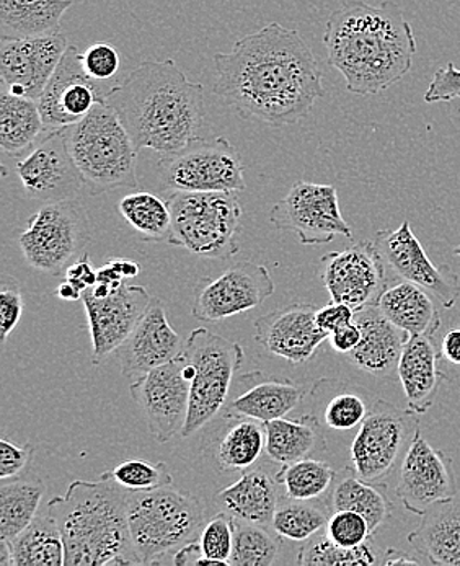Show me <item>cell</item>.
<instances>
[{
  "mask_svg": "<svg viewBox=\"0 0 460 566\" xmlns=\"http://www.w3.org/2000/svg\"><path fill=\"white\" fill-rule=\"evenodd\" d=\"M202 554L218 565H229L233 548V516L228 511L216 514L199 533Z\"/></svg>",
  "mask_w": 460,
  "mask_h": 566,
  "instance_id": "43",
  "label": "cell"
},
{
  "mask_svg": "<svg viewBox=\"0 0 460 566\" xmlns=\"http://www.w3.org/2000/svg\"><path fill=\"white\" fill-rule=\"evenodd\" d=\"M115 85L95 81L82 66V54L69 44L60 66L38 98L46 132L67 128L84 119Z\"/></svg>",
  "mask_w": 460,
  "mask_h": 566,
  "instance_id": "16",
  "label": "cell"
},
{
  "mask_svg": "<svg viewBox=\"0 0 460 566\" xmlns=\"http://www.w3.org/2000/svg\"><path fill=\"white\" fill-rule=\"evenodd\" d=\"M82 301L91 331L92 363L98 366L133 334L153 297L146 287L125 283L106 297L85 291Z\"/></svg>",
  "mask_w": 460,
  "mask_h": 566,
  "instance_id": "21",
  "label": "cell"
},
{
  "mask_svg": "<svg viewBox=\"0 0 460 566\" xmlns=\"http://www.w3.org/2000/svg\"><path fill=\"white\" fill-rule=\"evenodd\" d=\"M56 296L63 301L74 302L82 300L84 293L75 284H72L71 281L66 280L58 286Z\"/></svg>",
  "mask_w": 460,
  "mask_h": 566,
  "instance_id": "57",
  "label": "cell"
},
{
  "mask_svg": "<svg viewBox=\"0 0 460 566\" xmlns=\"http://www.w3.org/2000/svg\"><path fill=\"white\" fill-rule=\"evenodd\" d=\"M384 565H420L424 562L418 560V558L410 557V555L405 554L401 551H394V548H389L386 552V558L383 560Z\"/></svg>",
  "mask_w": 460,
  "mask_h": 566,
  "instance_id": "56",
  "label": "cell"
},
{
  "mask_svg": "<svg viewBox=\"0 0 460 566\" xmlns=\"http://www.w3.org/2000/svg\"><path fill=\"white\" fill-rule=\"evenodd\" d=\"M63 129L46 132L17 163V175L25 197L32 201L56 202L75 200L84 181L69 154Z\"/></svg>",
  "mask_w": 460,
  "mask_h": 566,
  "instance_id": "17",
  "label": "cell"
},
{
  "mask_svg": "<svg viewBox=\"0 0 460 566\" xmlns=\"http://www.w3.org/2000/svg\"><path fill=\"white\" fill-rule=\"evenodd\" d=\"M264 446V424L252 418L236 417L219 439L216 464L224 472H243L259 462Z\"/></svg>",
  "mask_w": 460,
  "mask_h": 566,
  "instance_id": "36",
  "label": "cell"
},
{
  "mask_svg": "<svg viewBox=\"0 0 460 566\" xmlns=\"http://www.w3.org/2000/svg\"><path fill=\"white\" fill-rule=\"evenodd\" d=\"M395 495L405 510L418 516H424L425 511L438 501L458 496V480L451 458L432 448L420 428L401 461Z\"/></svg>",
  "mask_w": 460,
  "mask_h": 566,
  "instance_id": "18",
  "label": "cell"
},
{
  "mask_svg": "<svg viewBox=\"0 0 460 566\" xmlns=\"http://www.w3.org/2000/svg\"><path fill=\"white\" fill-rule=\"evenodd\" d=\"M184 355V374L190 380V410L180 436L190 438L222 410L245 355L239 343L205 327L191 332Z\"/></svg>",
  "mask_w": 460,
  "mask_h": 566,
  "instance_id": "8",
  "label": "cell"
},
{
  "mask_svg": "<svg viewBox=\"0 0 460 566\" xmlns=\"http://www.w3.org/2000/svg\"><path fill=\"white\" fill-rule=\"evenodd\" d=\"M10 542L12 566H64L66 547L56 521L51 514H41Z\"/></svg>",
  "mask_w": 460,
  "mask_h": 566,
  "instance_id": "35",
  "label": "cell"
},
{
  "mask_svg": "<svg viewBox=\"0 0 460 566\" xmlns=\"http://www.w3.org/2000/svg\"><path fill=\"white\" fill-rule=\"evenodd\" d=\"M270 221L281 231L296 233L302 245H325L336 235L353 239L333 185L297 181L286 197L271 208Z\"/></svg>",
  "mask_w": 460,
  "mask_h": 566,
  "instance_id": "12",
  "label": "cell"
},
{
  "mask_svg": "<svg viewBox=\"0 0 460 566\" xmlns=\"http://www.w3.org/2000/svg\"><path fill=\"white\" fill-rule=\"evenodd\" d=\"M167 200L171 211L170 245L208 260H229L239 253L237 235L243 211L236 191H178L168 195Z\"/></svg>",
  "mask_w": 460,
  "mask_h": 566,
  "instance_id": "7",
  "label": "cell"
},
{
  "mask_svg": "<svg viewBox=\"0 0 460 566\" xmlns=\"http://www.w3.org/2000/svg\"><path fill=\"white\" fill-rule=\"evenodd\" d=\"M386 486L366 482L356 475L353 467H346L336 473L335 482L327 495L330 510L355 511L363 514L369 523L373 534L393 516V503L387 496Z\"/></svg>",
  "mask_w": 460,
  "mask_h": 566,
  "instance_id": "31",
  "label": "cell"
},
{
  "mask_svg": "<svg viewBox=\"0 0 460 566\" xmlns=\"http://www.w3.org/2000/svg\"><path fill=\"white\" fill-rule=\"evenodd\" d=\"M369 410L363 396L352 392V390H345V392L333 396L325 405L324 423L330 430L349 431L353 428L362 427Z\"/></svg>",
  "mask_w": 460,
  "mask_h": 566,
  "instance_id": "44",
  "label": "cell"
},
{
  "mask_svg": "<svg viewBox=\"0 0 460 566\" xmlns=\"http://www.w3.org/2000/svg\"><path fill=\"white\" fill-rule=\"evenodd\" d=\"M397 376L404 387L408 408L428 413L438 396L445 374L438 369V352L429 336H410L398 359Z\"/></svg>",
  "mask_w": 460,
  "mask_h": 566,
  "instance_id": "27",
  "label": "cell"
},
{
  "mask_svg": "<svg viewBox=\"0 0 460 566\" xmlns=\"http://www.w3.org/2000/svg\"><path fill=\"white\" fill-rule=\"evenodd\" d=\"M69 154L92 197L137 188V150L122 119L106 103L75 125L67 126Z\"/></svg>",
  "mask_w": 460,
  "mask_h": 566,
  "instance_id": "5",
  "label": "cell"
},
{
  "mask_svg": "<svg viewBox=\"0 0 460 566\" xmlns=\"http://www.w3.org/2000/svg\"><path fill=\"white\" fill-rule=\"evenodd\" d=\"M418 424L417 413L376 400L353 439L352 467L366 482L383 483L404 461Z\"/></svg>",
  "mask_w": 460,
  "mask_h": 566,
  "instance_id": "11",
  "label": "cell"
},
{
  "mask_svg": "<svg viewBox=\"0 0 460 566\" xmlns=\"http://www.w3.org/2000/svg\"><path fill=\"white\" fill-rule=\"evenodd\" d=\"M72 0H0L2 40H27L60 33Z\"/></svg>",
  "mask_w": 460,
  "mask_h": 566,
  "instance_id": "30",
  "label": "cell"
},
{
  "mask_svg": "<svg viewBox=\"0 0 460 566\" xmlns=\"http://www.w3.org/2000/svg\"><path fill=\"white\" fill-rule=\"evenodd\" d=\"M137 153H178L205 123V87L188 81L175 61H144L106 95Z\"/></svg>",
  "mask_w": 460,
  "mask_h": 566,
  "instance_id": "3",
  "label": "cell"
},
{
  "mask_svg": "<svg viewBox=\"0 0 460 566\" xmlns=\"http://www.w3.org/2000/svg\"><path fill=\"white\" fill-rule=\"evenodd\" d=\"M184 353L170 363L134 377L129 394L139 405L150 434L165 444L181 434L190 410V380L185 377Z\"/></svg>",
  "mask_w": 460,
  "mask_h": 566,
  "instance_id": "13",
  "label": "cell"
},
{
  "mask_svg": "<svg viewBox=\"0 0 460 566\" xmlns=\"http://www.w3.org/2000/svg\"><path fill=\"white\" fill-rule=\"evenodd\" d=\"M297 564L304 566H369L377 564V555L370 542L355 548L342 547V545L335 544L324 530L315 534L314 537L302 542Z\"/></svg>",
  "mask_w": 460,
  "mask_h": 566,
  "instance_id": "41",
  "label": "cell"
},
{
  "mask_svg": "<svg viewBox=\"0 0 460 566\" xmlns=\"http://www.w3.org/2000/svg\"><path fill=\"white\" fill-rule=\"evenodd\" d=\"M274 281L266 266L239 262L218 277L202 276L195 286L191 314L202 322H219L260 307L273 296Z\"/></svg>",
  "mask_w": 460,
  "mask_h": 566,
  "instance_id": "14",
  "label": "cell"
},
{
  "mask_svg": "<svg viewBox=\"0 0 460 566\" xmlns=\"http://www.w3.org/2000/svg\"><path fill=\"white\" fill-rule=\"evenodd\" d=\"M317 308L293 302L263 315L255 322V339L264 352L301 365L314 358L322 343L328 339L317 325Z\"/></svg>",
  "mask_w": 460,
  "mask_h": 566,
  "instance_id": "22",
  "label": "cell"
},
{
  "mask_svg": "<svg viewBox=\"0 0 460 566\" xmlns=\"http://www.w3.org/2000/svg\"><path fill=\"white\" fill-rule=\"evenodd\" d=\"M46 486L40 476L22 473L17 479L2 480L0 486V538L13 541L38 516Z\"/></svg>",
  "mask_w": 460,
  "mask_h": 566,
  "instance_id": "34",
  "label": "cell"
},
{
  "mask_svg": "<svg viewBox=\"0 0 460 566\" xmlns=\"http://www.w3.org/2000/svg\"><path fill=\"white\" fill-rule=\"evenodd\" d=\"M82 66L92 78L100 82H108L118 74L122 67V57L112 43L97 41L91 44L85 53H82Z\"/></svg>",
  "mask_w": 460,
  "mask_h": 566,
  "instance_id": "46",
  "label": "cell"
},
{
  "mask_svg": "<svg viewBox=\"0 0 460 566\" xmlns=\"http://www.w3.org/2000/svg\"><path fill=\"white\" fill-rule=\"evenodd\" d=\"M119 214L146 242H167L171 239V211L168 200L137 191L118 202Z\"/></svg>",
  "mask_w": 460,
  "mask_h": 566,
  "instance_id": "38",
  "label": "cell"
},
{
  "mask_svg": "<svg viewBox=\"0 0 460 566\" xmlns=\"http://www.w3.org/2000/svg\"><path fill=\"white\" fill-rule=\"evenodd\" d=\"M278 483L284 486V495L294 500H318L328 495L336 472L327 462L301 459L278 470Z\"/></svg>",
  "mask_w": 460,
  "mask_h": 566,
  "instance_id": "39",
  "label": "cell"
},
{
  "mask_svg": "<svg viewBox=\"0 0 460 566\" xmlns=\"http://www.w3.org/2000/svg\"><path fill=\"white\" fill-rule=\"evenodd\" d=\"M64 274H66V280L75 284L82 293L91 290L97 283V271L94 270L88 255H82L81 259L72 262Z\"/></svg>",
  "mask_w": 460,
  "mask_h": 566,
  "instance_id": "52",
  "label": "cell"
},
{
  "mask_svg": "<svg viewBox=\"0 0 460 566\" xmlns=\"http://www.w3.org/2000/svg\"><path fill=\"white\" fill-rule=\"evenodd\" d=\"M215 67L212 92L242 119L296 125L325 95L314 51L299 30L276 22L215 54Z\"/></svg>",
  "mask_w": 460,
  "mask_h": 566,
  "instance_id": "1",
  "label": "cell"
},
{
  "mask_svg": "<svg viewBox=\"0 0 460 566\" xmlns=\"http://www.w3.org/2000/svg\"><path fill=\"white\" fill-rule=\"evenodd\" d=\"M32 459V446H17L9 439H0V479L10 480L22 475L29 469Z\"/></svg>",
  "mask_w": 460,
  "mask_h": 566,
  "instance_id": "49",
  "label": "cell"
},
{
  "mask_svg": "<svg viewBox=\"0 0 460 566\" xmlns=\"http://www.w3.org/2000/svg\"><path fill=\"white\" fill-rule=\"evenodd\" d=\"M128 523L140 565L157 564L164 555L194 541L205 526V507L171 486L128 492Z\"/></svg>",
  "mask_w": 460,
  "mask_h": 566,
  "instance_id": "6",
  "label": "cell"
},
{
  "mask_svg": "<svg viewBox=\"0 0 460 566\" xmlns=\"http://www.w3.org/2000/svg\"><path fill=\"white\" fill-rule=\"evenodd\" d=\"M46 133L40 106L32 98L6 92L0 97V146L9 156H25Z\"/></svg>",
  "mask_w": 460,
  "mask_h": 566,
  "instance_id": "33",
  "label": "cell"
},
{
  "mask_svg": "<svg viewBox=\"0 0 460 566\" xmlns=\"http://www.w3.org/2000/svg\"><path fill=\"white\" fill-rule=\"evenodd\" d=\"M332 516L328 501L318 500H294L281 496L280 504L271 521V531L293 542H305L314 537L327 527Z\"/></svg>",
  "mask_w": 460,
  "mask_h": 566,
  "instance_id": "37",
  "label": "cell"
},
{
  "mask_svg": "<svg viewBox=\"0 0 460 566\" xmlns=\"http://www.w3.org/2000/svg\"><path fill=\"white\" fill-rule=\"evenodd\" d=\"M408 542L427 564L460 566V499L438 501L421 517Z\"/></svg>",
  "mask_w": 460,
  "mask_h": 566,
  "instance_id": "25",
  "label": "cell"
},
{
  "mask_svg": "<svg viewBox=\"0 0 460 566\" xmlns=\"http://www.w3.org/2000/svg\"><path fill=\"white\" fill-rule=\"evenodd\" d=\"M165 193H212V191H243L245 166L239 150L226 137L212 139L195 137L184 149L160 157Z\"/></svg>",
  "mask_w": 460,
  "mask_h": 566,
  "instance_id": "10",
  "label": "cell"
},
{
  "mask_svg": "<svg viewBox=\"0 0 460 566\" xmlns=\"http://www.w3.org/2000/svg\"><path fill=\"white\" fill-rule=\"evenodd\" d=\"M325 533L335 544L346 548L359 547L373 537L366 517L355 511H333Z\"/></svg>",
  "mask_w": 460,
  "mask_h": 566,
  "instance_id": "45",
  "label": "cell"
},
{
  "mask_svg": "<svg viewBox=\"0 0 460 566\" xmlns=\"http://www.w3.org/2000/svg\"><path fill=\"white\" fill-rule=\"evenodd\" d=\"M355 308L349 307L348 304L343 302H330L322 308H317V325L325 332V334H333L338 328L352 324L355 321Z\"/></svg>",
  "mask_w": 460,
  "mask_h": 566,
  "instance_id": "51",
  "label": "cell"
},
{
  "mask_svg": "<svg viewBox=\"0 0 460 566\" xmlns=\"http://www.w3.org/2000/svg\"><path fill=\"white\" fill-rule=\"evenodd\" d=\"M458 98H460V69L456 67L454 63H448V66L435 72V77L425 94V102H452Z\"/></svg>",
  "mask_w": 460,
  "mask_h": 566,
  "instance_id": "50",
  "label": "cell"
},
{
  "mask_svg": "<svg viewBox=\"0 0 460 566\" xmlns=\"http://www.w3.org/2000/svg\"><path fill=\"white\" fill-rule=\"evenodd\" d=\"M180 335L168 324L167 311L159 297H154L133 334L116 349L123 376L137 377L170 363L184 353Z\"/></svg>",
  "mask_w": 460,
  "mask_h": 566,
  "instance_id": "23",
  "label": "cell"
},
{
  "mask_svg": "<svg viewBox=\"0 0 460 566\" xmlns=\"http://www.w3.org/2000/svg\"><path fill=\"white\" fill-rule=\"evenodd\" d=\"M441 355L446 361L460 366V328H452L442 338Z\"/></svg>",
  "mask_w": 460,
  "mask_h": 566,
  "instance_id": "55",
  "label": "cell"
},
{
  "mask_svg": "<svg viewBox=\"0 0 460 566\" xmlns=\"http://www.w3.org/2000/svg\"><path fill=\"white\" fill-rule=\"evenodd\" d=\"M23 314L22 287L19 281L9 274H2L0 280V332L2 343L15 331Z\"/></svg>",
  "mask_w": 460,
  "mask_h": 566,
  "instance_id": "47",
  "label": "cell"
},
{
  "mask_svg": "<svg viewBox=\"0 0 460 566\" xmlns=\"http://www.w3.org/2000/svg\"><path fill=\"white\" fill-rule=\"evenodd\" d=\"M328 339L330 345H332L336 353L349 355L362 342V331H359L358 324L353 321L352 324L345 325V327L330 334Z\"/></svg>",
  "mask_w": 460,
  "mask_h": 566,
  "instance_id": "53",
  "label": "cell"
},
{
  "mask_svg": "<svg viewBox=\"0 0 460 566\" xmlns=\"http://www.w3.org/2000/svg\"><path fill=\"white\" fill-rule=\"evenodd\" d=\"M373 240L387 268L397 276L424 287L445 307H454L460 296L458 274L451 268L436 265L429 260L420 240L411 231L410 222H401L395 231H379Z\"/></svg>",
  "mask_w": 460,
  "mask_h": 566,
  "instance_id": "19",
  "label": "cell"
},
{
  "mask_svg": "<svg viewBox=\"0 0 460 566\" xmlns=\"http://www.w3.org/2000/svg\"><path fill=\"white\" fill-rule=\"evenodd\" d=\"M48 513L66 547V566L140 565L128 523V490L112 473L75 480L66 495L54 496Z\"/></svg>",
  "mask_w": 460,
  "mask_h": 566,
  "instance_id": "4",
  "label": "cell"
},
{
  "mask_svg": "<svg viewBox=\"0 0 460 566\" xmlns=\"http://www.w3.org/2000/svg\"><path fill=\"white\" fill-rule=\"evenodd\" d=\"M91 222L75 200L46 202L27 222L19 245L27 262L43 273H66L91 242Z\"/></svg>",
  "mask_w": 460,
  "mask_h": 566,
  "instance_id": "9",
  "label": "cell"
},
{
  "mask_svg": "<svg viewBox=\"0 0 460 566\" xmlns=\"http://www.w3.org/2000/svg\"><path fill=\"white\" fill-rule=\"evenodd\" d=\"M247 389L229 405L232 417L252 418L260 423L288 417L304 400L305 389L290 379H276L262 373L247 374L240 379Z\"/></svg>",
  "mask_w": 460,
  "mask_h": 566,
  "instance_id": "26",
  "label": "cell"
},
{
  "mask_svg": "<svg viewBox=\"0 0 460 566\" xmlns=\"http://www.w3.org/2000/svg\"><path fill=\"white\" fill-rule=\"evenodd\" d=\"M322 280L330 297L356 311L377 305L386 293L387 265L374 240L322 256Z\"/></svg>",
  "mask_w": 460,
  "mask_h": 566,
  "instance_id": "15",
  "label": "cell"
},
{
  "mask_svg": "<svg viewBox=\"0 0 460 566\" xmlns=\"http://www.w3.org/2000/svg\"><path fill=\"white\" fill-rule=\"evenodd\" d=\"M69 48L66 34L0 41V78L10 94L38 101Z\"/></svg>",
  "mask_w": 460,
  "mask_h": 566,
  "instance_id": "20",
  "label": "cell"
},
{
  "mask_svg": "<svg viewBox=\"0 0 460 566\" xmlns=\"http://www.w3.org/2000/svg\"><path fill=\"white\" fill-rule=\"evenodd\" d=\"M324 44L328 64L352 94L370 97L400 82L414 67L417 38L393 0L370 6L345 0L328 17Z\"/></svg>",
  "mask_w": 460,
  "mask_h": 566,
  "instance_id": "2",
  "label": "cell"
},
{
  "mask_svg": "<svg viewBox=\"0 0 460 566\" xmlns=\"http://www.w3.org/2000/svg\"><path fill=\"white\" fill-rule=\"evenodd\" d=\"M454 255L460 256V245L456 247V249H454Z\"/></svg>",
  "mask_w": 460,
  "mask_h": 566,
  "instance_id": "58",
  "label": "cell"
},
{
  "mask_svg": "<svg viewBox=\"0 0 460 566\" xmlns=\"http://www.w3.org/2000/svg\"><path fill=\"white\" fill-rule=\"evenodd\" d=\"M109 473L128 492H153L174 485V476L164 462L153 464L144 459H126Z\"/></svg>",
  "mask_w": 460,
  "mask_h": 566,
  "instance_id": "42",
  "label": "cell"
},
{
  "mask_svg": "<svg viewBox=\"0 0 460 566\" xmlns=\"http://www.w3.org/2000/svg\"><path fill=\"white\" fill-rule=\"evenodd\" d=\"M377 307L394 325L410 336L435 338L441 327V315L431 294L408 281L387 287Z\"/></svg>",
  "mask_w": 460,
  "mask_h": 566,
  "instance_id": "29",
  "label": "cell"
},
{
  "mask_svg": "<svg viewBox=\"0 0 460 566\" xmlns=\"http://www.w3.org/2000/svg\"><path fill=\"white\" fill-rule=\"evenodd\" d=\"M280 483L262 467L243 470L236 483L216 496L222 510L237 520L249 521L262 526H271L274 511L280 504Z\"/></svg>",
  "mask_w": 460,
  "mask_h": 566,
  "instance_id": "28",
  "label": "cell"
},
{
  "mask_svg": "<svg viewBox=\"0 0 460 566\" xmlns=\"http://www.w3.org/2000/svg\"><path fill=\"white\" fill-rule=\"evenodd\" d=\"M264 424L266 446L264 452L278 464H293L315 452L327 449L321 423L312 415L293 418H278Z\"/></svg>",
  "mask_w": 460,
  "mask_h": 566,
  "instance_id": "32",
  "label": "cell"
},
{
  "mask_svg": "<svg viewBox=\"0 0 460 566\" xmlns=\"http://www.w3.org/2000/svg\"><path fill=\"white\" fill-rule=\"evenodd\" d=\"M355 322L362 342L346 358L370 376H393L410 335L394 325L377 305L356 311Z\"/></svg>",
  "mask_w": 460,
  "mask_h": 566,
  "instance_id": "24",
  "label": "cell"
},
{
  "mask_svg": "<svg viewBox=\"0 0 460 566\" xmlns=\"http://www.w3.org/2000/svg\"><path fill=\"white\" fill-rule=\"evenodd\" d=\"M174 564L178 566L188 565H218L216 562L209 560L202 554L199 542H188L184 547L178 548L174 554Z\"/></svg>",
  "mask_w": 460,
  "mask_h": 566,
  "instance_id": "54",
  "label": "cell"
},
{
  "mask_svg": "<svg viewBox=\"0 0 460 566\" xmlns=\"http://www.w3.org/2000/svg\"><path fill=\"white\" fill-rule=\"evenodd\" d=\"M262 524L233 517V548L230 566H270L280 554V535Z\"/></svg>",
  "mask_w": 460,
  "mask_h": 566,
  "instance_id": "40",
  "label": "cell"
},
{
  "mask_svg": "<svg viewBox=\"0 0 460 566\" xmlns=\"http://www.w3.org/2000/svg\"><path fill=\"white\" fill-rule=\"evenodd\" d=\"M140 273L136 262L126 259H113L97 271V283L87 290L95 297H106L118 291L128 280Z\"/></svg>",
  "mask_w": 460,
  "mask_h": 566,
  "instance_id": "48",
  "label": "cell"
}]
</instances>
